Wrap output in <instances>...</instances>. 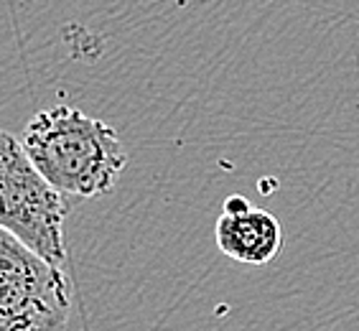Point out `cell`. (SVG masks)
<instances>
[{
  "label": "cell",
  "instance_id": "7a4b0ae2",
  "mask_svg": "<svg viewBox=\"0 0 359 331\" xmlns=\"http://www.w3.org/2000/svg\"><path fill=\"white\" fill-rule=\"evenodd\" d=\"M0 227L56 268H69L64 222L76 199L62 194L31 163L13 133L0 135Z\"/></svg>",
  "mask_w": 359,
  "mask_h": 331
},
{
  "label": "cell",
  "instance_id": "3957f363",
  "mask_svg": "<svg viewBox=\"0 0 359 331\" xmlns=\"http://www.w3.org/2000/svg\"><path fill=\"white\" fill-rule=\"evenodd\" d=\"M69 313V273L0 232V331H64Z\"/></svg>",
  "mask_w": 359,
  "mask_h": 331
},
{
  "label": "cell",
  "instance_id": "6da1fadb",
  "mask_svg": "<svg viewBox=\"0 0 359 331\" xmlns=\"http://www.w3.org/2000/svg\"><path fill=\"white\" fill-rule=\"evenodd\" d=\"M21 145L43 179L76 201L110 194L128 166L118 130L69 104L36 112Z\"/></svg>",
  "mask_w": 359,
  "mask_h": 331
},
{
  "label": "cell",
  "instance_id": "277c9868",
  "mask_svg": "<svg viewBox=\"0 0 359 331\" xmlns=\"http://www.w3.org/2000/svg\"><path fill=\"white\" fill-rule=\"evenodd\" d=\"M215 235L222 255L245 265H268L283 248V229L276 214L255 209L240 194L224 199Z\"/></svg>",
  "mask_w": 359,
  "mask_h": 331
}]
</instances>
